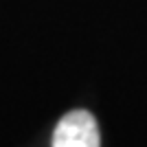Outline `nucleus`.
Here are the masks:
<instances>
[{"mask_svg": "<svg viewBox=\"0 0 147 147\" xmlns=\"http://www.w3.org/2000/svg\"><path fill=\"white\" fill-rule=\"evenodd\" d=\"M99 125L90 112L73 110L57 123L53 147H99Z\"/></svg>", "mask_w": 147, "mask_h": 147, "instance_id": "1", "label": "nucleus"}]
</instances>
